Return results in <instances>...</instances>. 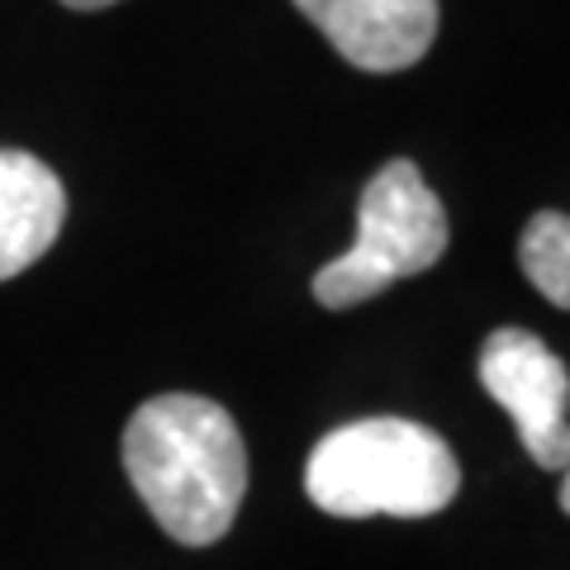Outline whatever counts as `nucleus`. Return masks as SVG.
Listing matches in <instances>:
<instances>
[{"instance_id": "nucleus-1", "label": "nucleus", "mask_w": 570, "mask_h": 570, "mask_svg": "<svg viewBox=\"0 0 570 570\" xmlns=\"http://www.w3.org/2000/svg\"><path fill=\"white\" fill-rule=\"evenodd\" d=\"M124 471L157 528L181 547L219 542L247 494V448L224 404L157 395L124 428Z\"/></svg>"}, {"instance_id": "nucleus-2", "label": "nucleus", "mask_w": 570, "mask_h": 570, "mask_svg": "<svg viewBox=\"0 0 570 570\" xmlns=\"http://www.w3.org/2000/svg\"><path fill=\"white\" fill-rule=\"evenodd\" d=\"M305 490L333 519H433L456 499L461 466L433 428L362 419L314 442Z\"/></svg>"}, {"instance_id": "nucleus-3", "label": "nucleus", "mask_w": 570, "mask_h": 570, "mask_svg": "<svg viewBox=\"0 0 570 570\" xmlns=\"http://www.w3.org/2000/svg\"><path fill=\"white\" fill-rule=\"evenodd\" d=\"M442 253H448V209L423 181V171L409 157H395L366 181L356 205V243L318 266L314 299L324 309L366 305L385 285L428 272Z\"/></svg>"}, {"instance_id": "nucleus-4", "label": "nucleus", "mask_w": 570, "mask_h": 570, "mask_svg": "<svg viewBox=\"0 0 570 570\" xmlns=\"http://www.w3.org/2000/svg\"><path fill=\"white\" fill-rule=\"evenodd\" d=\"M480 385L513 419L528 456L542 471L570 466V371L538 333L494 328L480 347Z\"/></svg>"}, {"instance_id": "nucleus-5", "label": "nucleus", "mask_w": 570, "mask_h": 570, "mask_svg": "<svg viewBox=\"0 0 570 570\" xmlns=\"http://www.w3.org/2000/svg\"><path fill=\"white\" fill-rule=\"evenodd\" d=\"M295 6L362 71H404L438 39V0H295Z\"/></svg>"}, {"instance_id": "nucleus-6", "label": "nucleus", "mask_w": 570, "mask_h": 570, "mask_svg": "<svg viewBox=\"0 0 570 570\" xmlns=\"http://www.w3.org/2000/svg\"><path fill=\"white\" fill-rule=\"evenodd\" d=\"M67 190L33 153L0 148V281L29 272L62 234Z\"/></svg>"}, {"instance_id": "nucleus-7", "label": "nucleus", "mask_w": 570, "mask_h": 570, "mask_svg": "<svg viewBox=\"0 0 570 570\" xmlns=\"http://www.w3.org/2000/svg\"><path fill=\"white\" fill-rule=\"evenodd\" d=\"M519 266L557 309H570V214H532L519 238Z\"/></svg>"}, {"instance_id": "nucleus-8", "label": "nucleus", "mask_w": 570, "mask_h": 570, "mask_svg": "<svg viewBox=\"0 0 570 570\" xmlns=\"http://www.w3.org/2000/svg\"><path fill=\"white\" fill-rule=\"evenodd\" d=\"M67 10H105V6H119V0H62Z\"/></svg>"}, {"instance_id": "nucleus-9", "label": "nucleus", "mask_w": 570, "mask_h": 570, "mask_svg": "<svg viewBox=\"0 0 570 570\" xmlns=\"http://www.w3.org/2000/svg\"><path fill=\"white\" fill-rule=\"evenodd\" d=\"M561 509L570 513V466H566V480H561Z\"/></svg>"}]
</instances>
